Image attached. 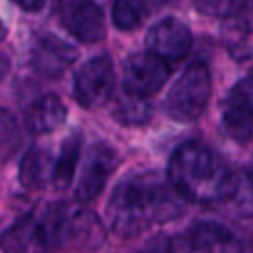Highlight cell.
<instances>
[{
  "label": "cell",
  "instance_id": "6da1fadb",
  "mask_svg": "<svg viewBox=\"0 0 253 253\" xmlns=\"http://www.w3.org/2000/svg\"><path fill=\"white\" fill-rule=\"evenodd\" d=\"M184 200L156 174H132L123 178L107 204L111 229L121 237H134L156 223L178 217Z\"/></svg>",
  "mask_w": 253,
  "mask_h": 253
},
{
  "label": "cell",
  "instance_id": "ffe728a7",
  "mask_svg": "<svg viewBox=\"0 0 253 253\" xmlns=\"http://www.w3.org/2000/svg\"><path fill=\"white\" fill-rule=\"evenodd\" d=\"M140 253H190L184 237H156Z\"/></svg>",
  "mask_w": 253,
  "mask_h": 253
},
{
  "label": "cell",
  "instance_id": "8fae6325",
  "mask_svg": "<svg viewBox=\"0 0 253 253\" xmlns=\"http://www.w3.org/2000/svg\"><path fill=\"white\" fill-rule=\"evenodd\" d=\"M30 59H32V67L40 75L55 79L63 75L69 69V65L77 59V49L61 38L53 34H45L36 38L30 51Z\"/></svg>",
  "mask_w": 253,
  "mask_h": 253
},
{
  "label": "cell",
  "instance_id": "8992f818",
  "mask_svg": "<svg viewBox=\"0 0 253 253\" xmlns=\"http://www.w3.org/2000/svg\"><path fill=\"white\" fill-rule=\"evenodd\" d=\"M123 73H125L123 87L142 99H148L150 95L158 93L168 81L170 63L148 51H138L125 59Z\"/></svg>",
  "mask_w": 253,
  "mask_h": 253
},
{
  "label": "cell",
  "instance_id": "2e32d148",
  "mask_svg": "<svg viewBox=\"0 0 253 253\" xmlns=\"http://www.w3.org/2000/svg\"><path fill=\"white\" fill-rule=\"evenodd\" d=\"M79 152H81V134L79 132H71L59 150V156L53 162V172H51V184L57 190H65L73 176H75V168L79 162Z\"/></svg>",
  "mask_w": 253,
  "mask_h": 253
},
{
  "label": "cell",
  "instance_id": "7c38bea8",
  "mask_svg": "<svg viewBox=\"0 0 253 253\" xmlns=\"http://www.w3.org/2000/svg\"><path fill=\"white\" fill-rule=\"evenodd\" d=\"M190 253H241V241L217 221H200L184 237Z\"/></svg>",
  "mask_w": 253,
  "mask_h": 253
},
{
  "label": "cell",
  "instance_id": "4fadbf2b",
  "mask_svg": "<svg viewBox=\"0 0 253 253\" xmlns=\"http://www.w3.org/2000/svg\"><path fill=\"white\" fill-rule=\"evenodd\" d=\"M67 119V109L57 95H43L36 99L24 113L26 126L32 134H47L57 130Z\"/></svg>",
  "mask_w": 253,
  "mask_h": 253
},
{
  "label": "cell",
  "instance_id": "30bf717a",
  "mask_svg": "<svg viewBox=\"0 0 253 253\" xmlns=\"http://www.w3.org/2000/svg\"><path fill=\"white\" fill-rule=\"evenodd\" d=\"M59 12L63 26L79 42L95 43L105 38V14L93 0H61Z\"/></svg>",
  "mask_w": 253,
  "mask_h": 253
},
{
  "label": "cell",
  "instance_id": "44dd1931",
  "mask_svg": "<svg viewBox=\"0 0 253 253\" xmlns=\"http://www.w3.org/2000/svg\"><path fill=\"white\" fill-rule=\"evenodd\" d=\"M16 126L18 125L12 113L0 107V144H6L16 136Z\"/></svg>",
  "mask_w": 253,
  "mask_h": 253
},
{
  "label": "cell",
  "instance_id": "e0dca14e",
  "mask_svg": "<svg viewBox=\"0 0 253 253\" xmlns=\"http://www.w3.org/2000/svg\"><path fill=\"white\" fill-rule=\"evenodd\" d=\"M148 8L144 0H115L113 4V24L123 32H132L146 20Z\"/></svg>",
  "mask_w": 253,
  "mask_h": 253
},
{
  "label": "cell",
  "instance_id": "ba28073f",
  "mask_svg": "<svg viewBox=\"0 0 253 253\" xmlns=\"http://www.w3.org/2000/svg\"><path fill=\"white\" fill-rule=\"evenodd\" d=\"M0 247L4 253H51V237L43 213L30 211L18 217L2 235Z\"/></svg>",
  "mask_w": 253,
  "mask_h": 253
},
{
  "label": "cell",
  "instance_id": "cb8c5ba5",
  "mask_svg": "<svg viewBox=\"0 0 253 253\" xmlns=\"http://www.w3.org/2000/svg\"><path fill=\"white\" fill-rule=\"evenodd\" d=\"M4 38H6V28H4V24L0 22V42H2Z\"/></svg>",
  "mask_w": 253,
  "mask_h": 253
},
{
  "label": "cell",
  "instance_id": "52a82bcc",
  "mask_svg": "<svg viewBox=\"0 0 253 253\" xmlns=\"http://www.w3.org/2000/svg\"><path fill=\"white\" fill-rule=\"evenodd\" d=\"M119 164V156L117 152L105 144V142H95L89 146L87 154H85V160H83V166H81V172H79V180H77V186H75V198L77 202H91L95 200L107 180L111 178V174L115 172Z\"/></svg>",
  "mask_w": 253,
  "mask_h": 253
},
{
  "label": "cell",
  "instance_id": "d6986e66",
  "mask_svg": "<svg viewBox=\"0 0 253 253\" xmlns=\"http://www.w3.org/2000/svg\"><path fill=\"white\" fill-rule=\"evenodd\" d=\"M247 0H194V6L200 14L210 18H233Z\"/></svg>",
  "mask_w": 253,
  "mask_h": 253
},
{
  "label": "cell",
  "instance_id": "9a60e30c",
  "mask_svg": "<svg viewBox=\"0 0 253 253\" xmlns=\"http://www.w3.org/2000/svg\"><path fill=\"white\" fill-rule=\"evenodd\" d=\"M111 115L125 126H142L150 121V105L146 99L123 87V91L111 99Z\"/></svg>",
  "mask_w": 253,
  "mask_h": 253
},
{
  "label": "cell",
  "instance_id": "3957f363",
  "mask_svg": "<svg viewBox=\"0 0 253 253\" xmlns=\"http://www.w3.org/2000/svg\"><path fill=\"white\" fill-rule=\"evenodd\" d=\"M211 95V75L204 61H192L170 87L164 111L172 121L192 123L202 117Z\"/></svg>",
  "mask_w": 253,
  "mask_h": 253
},
{
  "label": "cell",
  "instance_id": "ac0fdd59",
  "mask_svg": "<svg viewBox=\"0 0 253 253\" xmlns=\"http://www.w3.org/2000/svg\"><path fill=\"white\" fill-rule=\"evenodd\" d=\"M247 38H249L247 28L243 24H237V22H231L223 32L227 51L237 59H245L251 55V43L247 42Z\"/></svg>",
  "mask_w": 253,
  "mask_h": 253
},
{
  "label": "cell",
  "instance_id": "7a4b0ae2",
  "mask_svg": "<svg viewBox=\"0 0 253 253\" xmlns=\"http://www.w3.org/2000/svg\"><path fill=\"white\" fill-rule=\"evenodd\" d=\"M168 184L184 202L227 206L237 190L239 174L231 172L206 144L188 140L170 156Z\"/></svg>",
  "mask_w": 253,
  "mask_h": 253
},
{
  "label": "cell",
  "instance_id": "5bb4252c",
  "mask_svg": "<svg viewBox=\"0 0 253 253\" xmlns=\"http://www.w3.org/2000/svg\"><path fill=\"white\" fill-rule=\"evenodd\" d=\"M53 162L51 154L42 148V146H32L24 158L20 160L18 168V180L26 190H40L47 182H51V172H53Z\"/></svg>",
  "mask_w": 253,
  "mask_h": 253
},
{
  "label": "cell",
  "instance_id": "603a6c76",
  "mask_svg": "<svg viewBox=\"0 0 253 253\" xmlns=\"http://www.w3.org/2000/svg\"><path fill=\"white\" fill-rule=\"evenodd\" d=\"M8 71H10V59L0 51V81L8 75Z\"/></svg>",
  "mask_w": 253,
  "mask_h": 253
},
{
  "label": "cell",
  "instance_id": "5b68a950",
  "mask_svg": "<svg viewBox=\"0 0 253 253\" xmlns=\"http://www.w3.org/2000/svg\"><path fill=\"white\" fill-rule=\"evenodd\" d=\"M225 134L237 144L253 140V77H241L227 93L221 113Z\"/></svg>",
  "mask_w": 253,
  "mask_h": 253
},
{
  "label": "cell",
  "instance_id": "d4e9b609",
  "mask_svg": "<svg viewBox=\"0 0 253 253\" xmlns=\"http://www.w3.org/2000/svg\"><path fill=\"white\" fill-rule=\"evenodd\" d=\"M247 176H249V180H251V184H253V170H251V172H247Z\"/></svg>",
  "mask_w": 253,
  "mask_h": 253
},
{
  "label": "cell",
  "instance_id": "277c9868",
  "mask_svg": "<svg viewBox=\"0 0 253 253\" xmlns=\"http://www.w3.org/2000/svg\"><path fill=\"white\" fill-rule=\"evenodd\" d=\"M115 95V67L109 55H95L87 59L73 77V97L85 107L93 109L105 105Z\"/></svg>",
  "mask_w": 253,
  "mask_h": 253
},
{
  "label": "cell",
  "instance_id": "9c48e42d",
  "mask_svg": "<svg viewBox=\"0 0 253 253\" xmlns=\"http://www.w3.org/2000/svg\"><path fill=\"white\" fill-rule=\"evenodd\" d=\"M144 43H146L148 53L164 59L166 63H172V61L184 59L190 53L192 32L182 20L168 16V18L158 20L146 32Z\"/></svg>",
  "mask_w": 253,
  "mask_h": 253
},
{
  "label": "cell",
  "instance_id": "7402d4cb",
  "mask_svg": "<svg viewBox=\"0 0 253 253\" xmlns=\"http://www.w3.org/2000/svg\"><path fill=\"white\" fill-rule=\"evenodd\" d=\"M12 4H16L18 8L26 10V12H40L45 4V0H10Z\"/></svg>",
  "mask_w": 253,
  "mask_h": 253
}]
</instances>
